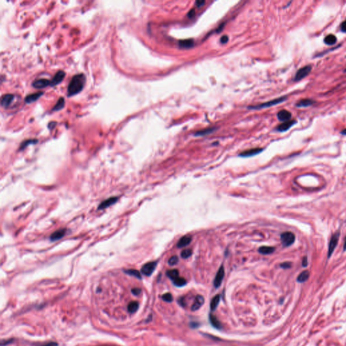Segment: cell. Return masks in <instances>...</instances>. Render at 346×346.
<instances>
[{
  "label": "cell",
  "instance_id": "1",
  "mask_svg": "<svg viewBox=\"0 0 346 346\" xmlns=\"http://www.w3.org/2000/svg\"><path fill=\"white\" fill-rule=\"evenodd\" d=\"M86 77L83 74L74 75L68 85V96L72 97L80 93L85 86Z\"/></svg>",
  "mask_w": 346,
  "mask_h": 346
},
{
  "label": "cell",
  "instance_id": "2",
  "mask_svg": "<svg viewBox=\"0 0 346 346\" xmlns=\"http://www.w3.org/2000/svg\"><path fill=\"white\" fill-rule=\"evenodd\" d=\"M286 99H287L286 97H281V98L275 99V100L269 101V102H265V103H264V104L257 105V106H249L248 108L249 109H255L266 108V107L273 106H275V105L281 104V103H282V102H284V101L286 100Z\"/></svg>",
  "mask_w": 346,
  "mask_h": 346
},
{
  "label": "cell",
  "instance_id": "3",
  "mask_svg": "<svg viewBox=\"0 0 346 346\" xmlns=\"http://www.w3.org/2000/svg\"><path fill=\"white\" fill-rule=\"evenodd\" d=\"M281 240L283 246L284 247H289L293 244L295 240V235L289 231L284 232L281 235Z\"/></svg>",
  "mask_w": 346,
  "mask_h": 346
},
{
  "label": "cell",
  "instance_id": "4",
  "mask_svg": "<svg viewBox=\"0 0 346 346\" xmlns=\"http://www.w3.org/2000/svg\"><path fill=\"white\" fill-rule=\"evenodd\" d=\"M312 68V66L307 65L298 70L295 75V77H294V81H300L306 77L310 73Z\"/></svg>",
  "mask_w": 346,
  "mask_h": 346
},
{
  "label": "cell",
  "instance_id": "5",
  "mask_svg": "<svg viewBox=\"0 0 346 346\" xmlns=\"http://www.w3.org/2000/svg\"><path fill=\"white\" fill-rule=\"evenodd\" d=\"M339 232H337V233H335L334 235L332 236L331 238L329 244H328V258L331 256V255L333 254V253L335 248H336V246H337V244H338V241H339Z\"/></svg>",
  "mask_w": 346,
  "mask_h": 346
},
{
  "label": "cell",
  "instance_id": "6",
  "mask_svg": "<svg viewBox=\"0 0 346 346\" xmlns=\"http://www.w3.org/2000/svg\"><path fill=\"white\" fill-rule=\"evenodd\" d=\"M157 266L156 262H150L146 263L141 268V272L145 276H150L153 273L156 269Z\"/></svg>",
  "mask_w": 346,
  "mask_h": 346
},
{
  "label": "cell",
  "instance_id": "7",
  "mask_svg": "<svg viewBox=\"0 0 346 346\" xmlns=\"http://www.w3.org/2000/svg\"><path fill=\"white\" fill-rule=\"evenodd\" d=\"M224 277H225V270H224V268H223V266H221V267L218 269V272H217L216 277H215V279L214 280V285L215 287L218 288V287L220 286L221 283H222V281H223V279H224Z\"/></svg>",
  "mask_w": 346,
  "mask_h": 346
},
{
  "label": "cell",
  "instance_id": "8",
  "mask_svg": "<svg viewBox=\"0 0 346 346\" xmlns=\"http://www.w3.org/2000/svg\"><path fill=\"white\" fill-rule=\"evenodd\" d=\"M33 87L35 89H44L48 86H51V81L46 79H41L36 80L32 84Z\"/></svg>",
  "mask_w": 346,
  "mask_h": 346
},
{
  "label": "cell",
  "instance_id": "9",
  "mask_svg": "<svg viewBox=\"0 0 346 346\" xmlns=\"http://www.w3.org/2000/svg\"><path fill=\"white\" fill-rule=\"evenodd\" d=\"M119 200V198L117 197H109V199H107L106 200L102 201L98 206V210H104L106 208L109 207L113 204H114L117 201Z\"/></svg>",
  "mask_w": 346,
  "mask_h": 346
},
{
  "label": "cell",
  "instance_id": "10",
  "mask_svg": "<svg viewBox=\"0 0 346 346\" xmlns=\"http://www.w3.org/2000/svg\"><path fill=\"white\" fill-rule=\"evenodd\" d=\"M262 151H263L262 148H259V147L253 148V149L246 150V151L241 152V153L239 154V156L244 157V158H246V157L253 156L257 155V154H258L260 153H261V152Z\"/></svg>",
  "mask_w": 346,
  "mask_h": 346
},
{
  "label": "cell",
  "instance_id": "11",
  "mask_svg": "<svg viewBox=\"0 0 346 346\" xmlns=\"http://www.w3.org/2000/svg\"><path fill=\"white\" fill-rule=\"evenodd\" d=\"M64 77H65V72L64 71L60 70V71L58 72L56 74H55L54 77L53 78L52 80L51 81V87H54V86L58 85L59 83H60L63 81Z\"/></svg>",
  "mask_w": 346,
  "mask_h": 346
},
{
  "label": "cell",
  "instance_id": "12",
  "mask_svg": "<svg viewBox=\"0 0 346 346\" xmlns=\"http://www.w3.org/2000/svg\"><path fill=\"white\" fill-rule=\"evenodd\" d=\"M14 100V95L12 94H6L1 98V106L5 108L9 107Z\"/></svg>",
  "mask_w": 346,
  "mask_h": 346
},
{
  "label": "cell",
  "instance_id": "13",
  "mask_svg": "<svg viewBox=\"0 0 346 346\" xmlns=\"http://www.w3.org/2000/svg\"><path fill=\"white\" fill-rule=\"evenodd\" d=\"M204 303V298L203 297V296L201 295H197L196 298H195V299L194 302H193L192 306H191V310L196 311L197 310H199V309L200 308L201 306H202Z\"/></svg>",
  "mask_w": 346,
  "mask_h": 346
},
{
  "label": "cell",
  "instance_id": "14",
  "mask_svg": "<svg viewBox=\"0 0 346 346\" xmlns=\"http://www.w3.org/2000/svg\"><path fill=\"white\" fill-rule=\"evenodd\" d=\"M295 123H296V121L295 120H289V121L284 122L283 123L280 124V125H279L278 127L277 128V130L279 132L286 131L289 129V128H291L292 126H293Z\"/></svg>",
  "mask_w": 346,
  "mask_h": 346
},
{
  "label": "cell",
  "instance_id": "15",
  "mask_svg": "<svg viewBox=\"0 0 346 346\" xmlns=\"http://www.w3.org/2000/svg\"><path fill=\"white\" fill-rule=\"evenodd\" d=\"M277 117H278V119L280 121L287 122L291 119V114L290 112L286 110V109H283V110L279 112L278 114H277Z\"/></svg>",
  "mask_w": 346,
  "mask_h": 346
},
{
  "label": "cell",
  "instance_id": "16",
  "mask_svg": "<svg viewBox=\"0 0 346 346\" xmlns=\"http://www.w3.org/2000/svg\"><path fill=\"white\" fill-rule=\"evenodd\" d=\"M66 232V229H61L58 230V231H55L54 233H53L52 234H51V235L50 237V240L51 241H57V240L62 239V238L63 237L64 235H65Z\"/></svg>",
  "mask_w": 346,
  "mask_h": 346
},
{
  "label": "cell",
  "instance_id": "17",
  "mask_svg": "<svg viewBox=\"0 0 346 346\" xmlns=\"http://www.w3.org/2000/svg\"><path fill=\"white\" fill-rule=\"evenodd\" d=\"M191 240H192V238H191V237H190V236H188V235L183 236V237L180 238L179 241H178L177 244V248H183V247L188 246V245L190 244V243L191 242Z\"/></svg>",
  "mask_w": 346,
  "mask_h": 346
},
{
  "label": "cell",
  "instance_id": "18",
  "mask_svg": "<svg viewBox=\"0 0 346 346\" xmlns=\"http://www.w3.org/2000/svg\"><path fill=\"white\" fill-rule=\"evenodd\" d=\"M43 94L44 93H43L42 92H38V93H36L31 94V95L26 97L25 102L27 103V104H31V103H33L34 102H36Z\"/></svg>",
  "mask_w": 346,
  "mask_h": 346
},
{
  "label": "cell",
  "instance_id": "19",
  "mask_svg": "<svg viewBox=\"0 0 346 346\" xmlns=\"http://www.w3.org/2000/svg\"><path fill=\"white\" fill-rule=\"evenodd\" d=\"M314 102L310 99H304V100H301L300 101L296 104V106L298 107H306L310 106L312 105Z\"/></svg>",
  "mask_w": 346,
  "mask_h": 346
},
{
  "label": "cell",
  "instance_id": "20",
  "mask_svg": "<svg viewBox=\"0 0 346 346\" xmlns=\"http://www.w3.org/2000/svg\"><path fill=\"white\" fill-rule=\"evenodd\" d=\"M309 277H310V272L308 270H304V271L302 272L299 274L297 278V281L299 283H304L308 280Z\"/></svg>",
  "mask_w": 346,
  "mask_h": 346
},
{
  "label": "cell",
  "instance_id": "21",
  "mask_svg": "<svg viewBox=\"0 0 346 346\" xmlns=\"http://www.w3.org/2000/svg\"><path fill=\"white\" fill-rule=\"evenodd\" d=\"M209 319H210V322H211V324H212V326H213L214 327H215L216 328H218V329H220V328H222V324H221L220 321H219L218 320L216 319V317H215L214 315L210 314V316H209Z\"/></svg>",
  "mask_w": 346,
  "mask_h": 346
},
{
  "label": "cell",
  "instance_id": "22",
  "mask_svg": "<svg viewBox=\"0 0 346 346\" xmlns=\"http://www.w3.org/2000/svg\"><path fill=\"white\" fill-rule=\"evenodd\" d=\"M274 250H275L274 248H272V247H269V246H262L258 249L259 253H260L261 254H264V255L270 254V253H273Z\"/></svg>",
  "mask_w": 346,
  "mask_h": 346
},
{
  "label": "cell",
  "instance_id": "23",
  "mask_svg": "<svg viewBox=\"0 0 346 346\" xmlns=\"http://www.w3.org/2000/svg\"><path fill=\"white\" fill-rule=\"evenodd\" d=\"M324 44L328 45V46L334 45L335 44H336L337 42V37L334 35H333V34H330V35H328L324 37Z\"/></svg>",
  "mask_w": 346,
  "mask_h": 346
},
{
  "label": "cell",
  "instance_id": "24",
  "mask_svg": "<svg viewBox=\"0 0 346 346\" xmlns=\"http://www.w3.org/2000/svg\"><path fill=\"white\" fill-rule=\"evenodd\" d=\"M179 46L182 48H190L193 46V41L192 39H185L179 41Z\"/></svg>",
  "mask_w": 346,
  "mask_h": 346
},
{
  "label": "cell",
  "instance_id": "25",
  "mask_svg": "<svg viewBox=\"0 0 346 346\" xmlns=\"http://www.w3.org/2000/svg\"><path fill=\"white\" fill-rule=\"evenodd\" d=\"M220 295H215L214 297L212 298L211 302H210V308H211L212 310H216L217 306H218L219 302H220Z\"/></svg>",
  "mask_w": 346,
  "mask_h": 346
},
{
  "label": "cell",
  "instance_id": "26",
  "mask_svg": "<svg viewBox=\"0 0 346 346\" xmlns=\"http://www.w3.org/2000/svg\"><path fill=\"white\" fill-rule=\"evenodd\" d=\"M215 131V128L214 127H211V128H206V129H204V130H201V131H197L195 133V136H205V135H209L210 133H213Z\"/></svg>",
  "mask_w": 346,
  "mask_h": 346
},
{
  "label": "cell",
  "instance_id": "27",
  "mask_svg": "<svg viewBox=\"0 0 346 346\" xmlns=\"http://www.w3.org/2000/svg\"><path fill=\"white\" fill-rule=\"evenodd\" d=\"M166 275L168 276V277H169V278L171 279V280L174 281L175 279H176L179 277V271H178V270H177V269L170 270H168V271L166 272Z\"/></svg>",
  "mask_w": 346,
  "mask_h": 346
},
{
  "label": "cell",
  "instance_id": "28",
  "mask_svg": "<svg viewBox=\"0 0 346 346\" xmlns=\"http://www.w3.org/2000/svg\"><path fill=\"white\" fill-rule=\"evenodd\" d=\"M139 308V304L137 302H131L128 305V311L131 314L135 313Z\"/></svg>",
  "mask_w": 346,
  "mask_h": 346
},
{
  "label": "cell",
  "instance_id": "29",
  "mask_svg": "<svg viewBox=\"0 0 346 346\" xmlns=\"http://www.w3.org/2000/svg\"><path fill=\"white\" fill-rule=\"evenodd\" d=\"M124 272H125L126 274H128V275H131V276L136 277V278L139 279H141V273L138 271V270H135V269L125 270H124Z\"/></svg>",
  "mask_w": 346,
  "mask_h": 346
},
{
  "label": "cell",
  "instance_id": "30",
  "mask_svg": "<svg viewBox=\"0 0 346 346\" xmlns=\"http://www.w3.org/2000/svg\"><path fill=\"white\" fill-rule=\"evenodd\" d=\"M173 281V283L175 284V285H176L177 287H182L184 286V285H186L187 283V281L184 278H182V277H178L175 280Z\"/></svg>",
  "mask_w": 346,
  "mask_h": 346
},
{
  "label": "cell",
  "instance_id": "31",
  "mask_svg": "<svg viewBox=\"0 0 346 346\" xmlns=\"http://www.w3.org/2000/svg\"><path fill=\"white\" fill-rule=\"evenodd\" d=\"M64 104H65V101H64V99L62 98H60L58 101V102L56 103V104H55V106L53 107V110L58 111V110H60V109H62L64 107Z\"/></svg>",
  "mask_w": 346,
  "mask_h": 346
},
{
  "label": "cell",
  "instance_id": "32",
  "mask_svg": "<svg viewBox=\"0 0 346 346\" xmlns=\"http://www.w3.org/2000/svg\"><path fill=\"white\" fill-rule=\"evenodd\" d=\"M191 254H192V251H191L190 249H187V250H185L182 251L181 253H180V255H181L182 258L186 259L189 258Z\"/></svg>",
  "mask_w": 346,
  "mask_h": 346
},
{
  "label": "cell",
  "instance_id": "33",
  "mask_svg": "<svg viewBox=\"0 0 346 346\" xmlns=\"http://www.w3.org/2000/svg\"><path fill=\"white\" fill-rule=\"evenodd\" d=\"M162 299L163 300H164L165 302H172L173 300V295H172L171 293H166L164 294V295H162Z\"/></svg>",
  "mask_w": 346,
  "mask_h": 346
},
{
  "label": "cell",
  "instance_id": "34",
  "mask_svg": "<svg viewBox=\"0 0 346 346\" xmlns=\"http://www.w3.org/2000/svg\"><path fill=\"white\" fill-rule=\"evenodd\" d=\"M178 262H179V258L177 255H173L168 260V264L171 266L175 265L178 263Z\"/></svg>",
  "mask_w": 346,
  "mask_h": 346
},
{
  "label": "cell",
  "instance_id": "35",
  "mask_svg": "<svg viewBox=\"0 0 346 346\" xmlns=\"http://www.w3.org/2000/svg\"><path fill=\"white\" fill-rule=\"evenodd\" d=\"M34 143V141L33 140H28L27 141H25L24 143H22V144H21L20 149H24V148H25L26 147H27V146L28 145H29V143Z\"/></svg>",
  "mask_w": 346,
  "mask_h": 346
},
{
  "label": "cell",
  "instance_id": "36",
  "mask_svg": "<svg viewBox=\"0 0 346 346\" xmlns=\"http://www.w3.org/2000/svg\"><path fill=\"white\" fill-rule=\"evenodd\" d=\"M37 346H58V343L55 342H53V341H50V342L45 343H43V344L38 345Z\"/></svg>",
  "mask_w": 346,
  "mask_h": 346
},
{
  "label": "cell",
  "instance_id": "37",
  "mask_svg": "<svg viewBox=\"0 0 346 346\" xmlns=\"http://www.w3.org/2000/svg\"><path fill=\"white\" fill-rule=\"evenodd\" d=\"M13 342V339H7V340H2L1 342V346H6L10 343Z\"/></svg>",
  "mask_w": 346,
  "mask_h": 346
},
{
  "label": "cell",
  "instance_id": "38",
  "mask_svg": "<svg viewBox=\"0 0 346 346\" xmlns=\"http://www.w3.org/2000/svg\"><path fill=\"white\" fill-rule=\"evenodd\" d=\"M131 291H132V293L134 294V295H138L141 293V290L140 289H139V288H134V289H133L131 290Z\"/></svg>",
  "mask_w": 346,
  "mask_h": 346
},
{
  "label": "cell",
  "instance_id": "39",
  "mask_svg": "<svg viewBox=\"0 0 346 346\" xmlns=\"http://www.w3.org/2000/svg\"><path fill=\"white\" fill-rule=\"evenodd\" d=\"M291 264L290 262H284L281 264V267H282L283 268H291Z\"/></svg>",
  "mask_w": 346,
  "mask_h": 346
},
{
  "label": "cell",
  "instance_id": "40",
  "mask_svg": "<svg viewBox=\"0 0 346 346\" xmlns=\"http://www.w3.org/2000/svg\"><path fill=\"white\" fill-rule=\"evenodd\" d=\"M228 41H229V37H228V36L227 35L222 36L220 39V42L222 43V44H226V43L228 42Z\"/></svg>",
  "mask_w": 346,
  "mask_h": 346
},
{
  "label": "cell",
  "instance_id": "41",
  "mask_svg": "<svg viewBox=\"0 0 346 346\" xmlns=\"http://www.w3.org/2000/svg\"><path fill=\"white\" fill-rule=\"evenodd\" d=\"M308 258H307L306 256H305L304 258L302 259V266H304V267H306V266H308Z\"/></svg>",
  "mask_w": 346,
  "mask_h": 346
},
{
  "label": "cell",
  "instance_id": "42",
  "mask_svg": "<svg viewBox=\"0 0 346 346\" xmlns=\"http://www.w3.org/2000/svg\"><path fill=\"white\" fill-rule=\"evenodd\" d=\"M341 30L343 33H346V20L343 21L341 25Z\"/></svg>",
  "mask_w": 346,
  "mask_h": 346
},
{
  "label": "cell",
  "instance_id": "43",
  "mask_svg": "<svg viewBox=\"0 0 346 346\" xmlns=\"http://www.w3.org/2000/svg\"><path fill=\"white\" fill-rule=\"evenodd\" d=\"M206 1H196L195 2V4H196V6L197 7H201V6H203L204 4H205Z\"/></svg>",
  "mask_w": 346,
  "mask_h": 346
},
{
  "label": "cell",
  "instance_id": "44",
  "mask_svg": "<svg viewBox=\"0 0 346 346\" xmlns=\"http://www.w3.org/2000/svg\"><path fill=\"white\" fill-rule=\"evenodd\" d=\"M195 15V10H190V12L188 13V17H189V18H193V17Z\"/></svg>",
  "mask_w": 346,
  "mask_h": 346
},
{
  "label": "cell",
  "instance_id": "45",
  "mask_svg": "<svg viewBox=\"0 0 346 346\" xmlns=\"http://www.w3.org/2000/svg\"><path fill=\"white\" fill-rule=\"evenodd\" d=\"M343 250H344V251L346 250V237H345V239L344 245H343Z\"/></svg>",
  "mask_w": 346,
  "mask_h": 346
},
{
  "label": "cell",
  "instance_id": "46",
  "mask_svg": "<svg viewBox=\"0 0 346 346\" xmlns=\"http://www.w3.org/2000/svg\"><path fill=\"white\" fill-rule=\"evenodd\" d=\"M341 134H343V135H346V129L343 130L342 131H341Z\"/></svg>",
  "mask_w": 346,
  "mask_h": 346
},
{
  "label": "cell",
  "instance_id": "47",
  "mask_svg": "<svg viewBox=\"0 0 346 346\" xmlns=\"http://www.w3.org/2000/svg\"><path fill=\"white\" fill-rule=\"evenodd\" d=\"M344 72H346V69H345V70H344Z\"/></svg>",
  "mask_w": 346,
  "mask_h": 346
}]
</instances>
